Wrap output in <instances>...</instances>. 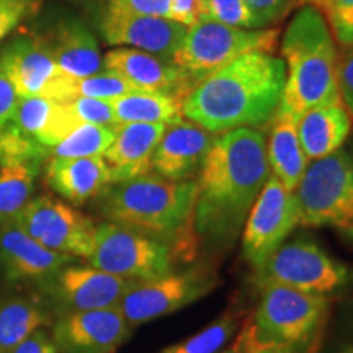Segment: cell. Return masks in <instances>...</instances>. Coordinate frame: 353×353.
Instances as JSON below:
<instances>
[{"label":"cell","instance_id":"9a60e30c","mask_svg":"<svg viewBox=\"0 0 353 353\" xmlns=\"http://www.w3.org/2000/svg\"><path fill=\"white\" fill-rule=\"evenodd\" d=\"M50 332L59 353H113L130 339L132 327L113 306L56 317Z\"/></svg>","mask_w":353,"mask_h":353},{"label":"cell","instance_id":"52a82bcc","mask_svg":"<svg viewBox=\"0 0 353 353\" xmlns=\"http://www.w3.org/2000/svg\"><path fill=\"white\" fill-rule=\"evenodd\" d=\"M276 28L245 30L203 20L190 26L172 63L195 82L249 52H272L278 46Z\"/></svg>","mask_w":353,"mask_h":353},{"label":"cell","instance_id":"484cf974","mask_svg":"<svg viewBox=\"0 0 353 353\" xmlns=\"http://www.w3.org/2000/svg\"><path fill=\"white\" fill-rule=\"evenodd\" d=\"M183 100L174 95L132 92L112 101L118 125L123 123H162L172 126L183 121Z\"/></svg>","mask_w":353,"mask_h":353},{"label":"cell","instance_id":"d6a6232c","mask_svg":"<svg viewBox=\"0 0 353 353\" xmlns=\"http://www.w3.org/2000/svg\"><path fill=\"white\" fill-rule=\"evenodd\" d=\"M203 6H205V20L245 30L257 28L245 0H203Z\"/></svg>","mask_w":353,"mask_h":353},{"label":"cell","instance_id":"f546056e","mask_svg":"<svg viewBox=\"0 0 353 353\" xmlns=\"http://www.w3.org/2000/svg\"><path fill=\"white\" fill-rule=\"evenodd\" d=\"M48 159V149L30 138L10 121L0 130V167L33 164L41 165Z\"/></svg>","mask_w":353,"mask_h":353},{"label":"cell","instance_id":"1f68e13d","mask_svg":"<svg viewBox=\"0 0 353 353\" xmlns=\"http://www.w3.org/2000/svg\"><path fill=\"white\" fill-rule=\"evenodd\" d=\"M74 92H76V97H88V99L113 101L138 90L125 77H121L120 74L103 69L94 74V76L76 81Z\"/></svg>","mask_w":353,"mask_h":353},{"label":"cell","instance_id":"8d00e7d4","mask_svg":"<svg viewBox=\"0 0 353 353\" xmlns=\"http://www.w3.org/2000/svg\"><path fill=\"white\" fill-rule=\"evenodd\" d=\"M296 0H245L247 7L252 12L257 28L272 25L286 15Z\"/></svg>","mask_w":353,"mask_h":353},{"label":"cell","instance_id":"8992f818","mask_svg":"<svg viewBox=\"0 0 353 353\" xmlns=\"http://www.w3.org/2000/svg\"><path fill=\"white\" fill-rule=\"evenodd\" d=\"M301 226L330 228L353 239V151L311 161L294 190Z\"/></svg>","mask_w":353,"mask_h":353},{"label":"cell","instance_id":"5b68a950","mask_svg":"<svg viewBox=\"0 0 353 353\" xmlns=\"http://www.w3.org/2000/svg\"><path fill=\"white\" fill-rule=\"evenodd\" d=\"M252 324L237 345L242 353L273 348L281 353H316L329 321L327 296L280 285H262Z\"/></svg>","mask_w":353,"mask_h":353},{"label":"cell","instance_id":"ab89813d","mask_svg":"<svg viewBox=\"0 0 353 353\" xmlns=\"http://www.w3.org/2000/svg\"><path fill=\"white\" fill-rule=\"evenodd\" d=\"M108 3L120 10L159 19H167L170 7V0H110Z\"/></svg>","mask_w":353,"mask_h":353},{"label":"cell","instance_id":"7a4b0ae2","mask_svg":"<svg viewBox=\"0 0 353 353\" xmlns=\"http://www.w3.org/2000/svg\"><path fill=\"white\" fill-rule=\"evenodd\" d=\"M286 65L270 52H249L201 79L183 99V117L211 134L267 125L283 97Z\"/></svg>","mask_w":353,"mask_h":353},{"label":"cell","instance_id":"e0dca14e","mask_svg":"<svg viewBox=\"0 0 353 353\" xmlns=\"http://www.w3.org/2000/svg\"><path fill=\"white\" fill-rule=\"evenodd\" d=\"M77 259L54 252L34 241L19 221L0 224V272L17 286L33 288Z\"/></svg>","mask_w":353,"mask_h":353},{"label":"cell","instance_id":"74e56055","mask_svg":"<svg viewBox=\"0 0 353 353\" xmlns=\"http://www.w3.org/2000/svg\"><path fill=\"white\" fill-rule=\"evenodd\" d=\"M167 19L175 23L190 26L205 20V6L203 0H170L169 17Z\"/></svg>","mask_w":353,"mask_h":353},{"label":"cell","instance_id":"4dcf8cb0","mask_svg":"<svg viewBox=\"0 0 353 353\" xmlns=\"http://www.w3.org/2000/svg\"><path fill=\"white\" fill-rule=\"evenodd\" d=\"M56 101L43 99V97H25L19 99L10 123L23 132V134L34 138L38 141L44 130L50 126V123L57 110Z\"/></svg>","mask_w":353,"mask_h":353},{"label":"cell","instance_id":"d590c367","mask_svg":"<svg viewBox=\"0 0 353 353\" xmlns=\"http://www.w3.org/2000/svg\"><path fill=\"white\" fill-rule=\"evenodd\" d=\"M37 0H0V43L34 10Z\"/></svg>","mask_w":353,"mask_h":353},{"label":"cell","instance_id":"83f0119b","mask_svg":"<svg viewBox=\"0 0 353 353\" xmlns=\"http://www.w3.org/2000/svg\"><path fill=\"white\" fill-rule=\"evenodd\" d=\"M114 139L113 128L82 123L48 151V159L99 157L108 151ZM46 159V161H48Z\"/></svg>","mask_w":353,"mask_h":353},{"label":"cell","instance_id":"603a6c76","mask_svg":"<svg viewBox=\"0 0 353 353\" xmlns=\"http://www.w3.org/2000/svg\"><path fill=\"white\" fill-rule=\"evenodd\" d=\"M54 317L34 288L0 298V353H10L37 330L51 327Z\"/></svg>","mask_w":353,"mask_h":353},{"label":"cell","instance_id":"ee69618b","mask_svg":"<svg viewBox=\"0 0 353 353\" xmlns=\"http://www.w3.org/2000/svg\"><path fill=\"white\" fill-rule=\"evenodd\" d=\"M221 353H242V350L239 348V345H234L232 348H229V350H224V352H221Z\"/></svg>","mask_w":353,"mask_h":353},{"label":"cell","instance_id":"f1b7e54d","mask_svg":"<svg viewBox=\"0 0 353 353\" xmlns=\"http://www.w3.org/2000/svg\"><path fill=\"white\" fill-rule=\"evenodd\" d=\"M239 324L237 312H224L206 329L182 342L172 343L157 353H221L228 345Z\"/></svg>","mask_w":353,"mask_h":353},{"label":"cell","instance_id":"44dd1931","mask_svg":"<svg viewBox=\"0 0 353 353\" xmlns=\"http://www.w3.org/2000/svg\"><path fill=\"white\" fill-rule=\"evenodd\" d=\"M46 179L56 195L70 205L81 206L95 200L112 183L103 156L81 159H48Z\"/></svg>","mask_w":353,"mask_h":353},{"label":"cell","instance_id":"3957f363","mask_svg":"<svg viewBox=\"0 0 353 353\" xmlns=\"http://www.w3.org/2000/svg\"><path fill=\"white\" fill-rule=\"evenodd\" d=\"M196 192L195 180L174 182L149 172L110 183L99 196V211L107 223L162 242L188 260L198 242L193 228Z\"/></svg>","mask_w":353,"mask_h":353},{"label":"cell","instance_id":"ac0fdd59","mask_svg":"<svg viewBox=\"0 0 353 353\" xmlns=\"http://www.w3.org/2000/svg\"><path fill=\"white\" fill-rule=\"evenodd\" d=\"M103 68L120 74L138 92L185 99L195 82L169 59L132 48H114L103 57Z\"/></svg>","mask_w":353,"mask_h":353},{"label":"cell","instance_id":"6da1fadb","mask_svg":"<svg viewBox=\"0 0 353 353\" xmlns=\"http://www.w3.org/2000/svg\"><path fill=\"white\" fill-rule=\"evenodd\" d=\"M270 176L267 139L255 128L221 132L198 179L193 213L196 239L226 249L237 239L250 208Z\"/></svg>","mask_w":353,"mask_h":353},{"label":"cell","instance_id":"d6986e66","mask_svg":"<svg viewBox=\"0 0 353 353\" xmlns=\"http://www.w3.org/2000/svg\"><path fill=\"white\" fill-rule=\"evenodd\" d=\"M214 136L192 121L167 126L152 156V170L174 182H187L200 174Z\"/></svg>","mask_w":353,"mask_h":353},{"label":"cell","instance_id":"cb8c5ba5","mask_svg":"<svg viewBox=\"0 0 353 353\" xmlns=\"http://www.w3.org/2000/svg\"><path fill=\"white\" fill-rule=\"evenodd\" d=\"M352 120L342 103L309 110L298 120V138L307 161L327 157L347 143Z\"/></svg>","mask_w":353,"mask_h":353},{"label":"cell","instance_id":"7c38bea8","mask_svg":"<svg viewBox=\"0 0 353 353\" xmlns=\"http://www.w3.org/2000/svg\"><path fill=\"white\" fill-rule=\"evenodd\" d=\"M299 224L296 193L270 175L242 228V255L257 272Z\"/></svg>","mask_w":353,"mask_h":353},{"label":"cell","instance_id":"ffe728a7","mask_svg":"<svg viewBox=\"0 0 353 353\" xmlns=\"http://www.w3.org/2000/svg\"><path fill=\"white\" fill-rule=\"evenodd\" d=\"M114 139L103 154L112 183L126 182L152 170V156L167 130L162 123H123L113 128Z\"/></svg>","mask_w":353,"mask_h":353},{"label":"cell","instance_id":"8fae6325","mask_svg":"<svg viewBox=\"0 0 353 353\" xmlns=\"http://www.w3.org/2000/svg\"><path fill=\"white\" fill-rule=\"evenodd\" d=\"M132 281L76 262L33 286L52 317L118 306Z\"/></svg>","mask_w":353,"mask_h":353},{"label":"cell","instance_id":"f6af8a7d","mask_svg":"<svg viewBox=\"0 0 353 353\" xmlns=\"http://www.w3.org/2000/svg\"><path fill=\"white\" fill-rule=\"evenodd\" d=\"M255 353H281V352L273 350V348H262V350H257Z\"/></svg>","mask_w":353,"mask_h":353},{"label":"cell","instance_id":"836d02e7","mask_svg":"<svg viewBox=\"0 0 353 353\" xmlns=\"http://www.w3.org/2000/svg\"><path fill=\"white\" fill-rule=\"evenodd\" d=\"M342 46H353V0H321L316 7Z\"/></svg>","mask_w":353,"mask_h":353},{"label":"cell","instance_id":"4316f807","mask_svg":"<svg viewBox=\"0 0 353 353\" xmlns=\"http://www.w3.org/2000/svg\"><path fill=\"white\" fill-rule=\"evenodd\" d=\"M41 165L0 167V224L17 221L33 200L34 182Z\"/></svg>","mask_w":353,"mask_h":353},{"label":"cell","instance_id":"30bf717a","mask_svg":"<svg viewBox=\"0 0 353 353\" xmlns=\"http://www.w3.org/2000/svg\"><path fill=\"white\" fill-rule=\"evenodd\" d=\"M219 278L206 267L170 272L154 280L132 281L118 307L132 329L159 317H165L208 296Z\"/></svg>","mask_w":353,"mask_h":353},{"label":"cell","instance_id":"4fadbf2b","mask_svg":"<svg viewBox=\"0 0 353 353\" xmlns=\"http://www.w3.org/2000/svg\"><path fill=\"white\" fill-rule=\"evenodd\" d=\"M0 70L12 82L19 99L43 97L56 103L76 99V81L61 72L44 38L19 37L3 46Z\"/></svg>","mask_w":353,"mask_h":353},{"label":"cell","instance_id":"ba28073f","mask_svg":"<svg viewBox=\"0 0 353 353\" xmlns=\"http://www.w3.org/2000/svg\"><path fill=\"white\" fill-rule=\"evenodd\" d=\"M348 268L309 237L281 244L255 272L257 285H280L301 293L329 296L348 283Z\"/></svg>","mask_w":353,"mask_h":353},{"label":"cell","instance_id":"7bdbcfd3","mask_svg":"<svg viewBox=\"0 0 353 353\" xmlns=\"http://www.w3.org/2000/svg\"><path fill=\"white\" fill-rule=\"evenodd\" d=\"M337 353H353V342L347 343V345H343Z\"/></svg>","mask_w":353,"mask_h":353},{"label":"cell","instance_id":"2e32d148","mask_svg":"<svg viewBox=\"0 0 353 353\" xmlns=\"http://www.w3.org/2000/svg\"><path fill=\"white\" fill-rule=\"evenodd\" d=\"M187 26L169 19L138 15L110 6L100 19V32L112 46H128L172 61L187 34Z\"/></svg>","mask_w":353,"mask_h":353},{"label":"cell","instance_id":"277c9868","mask_svg":"<svg viewBox=\"0 0 353 353\" xmlns=\"http://www.w3.org/2000/svg\"><path fill=\"white\" fill-rule=\"evenodd\" d=\"M280 50L288 65L280 108L299 120L312 108L342 103L334 37L325 17L316 7H301L294 13Z\"/></svg>","mask_w":353,"mask_h":353},{"label":"cell","instance_id":"9c48e42d","mask_svg":"<svg viewBox=\"0 0 353 353\" xmlns=\"http://www.w3.org/2000/svg\"><path fill=\"white\" fill-rule=\"evenodd\" d=\"M169 245L112 223L97 226L88 265L130 281L154 280L174 272Z\"/></svg>","mask_w":353,"mask_h":353},{"label":"cell","instance_id":"f35d334b","mask_svg":"<svg viewBox=\"0 0 353 353\" xmlns=\"http://www.w3.org/2000/svg\"><path fill=\"white\" fill-rule=\"evenodd\" d=\"M337 82L341 99L348 112L353 114V46H347L339 57Z\"/></svg>","mask_w":353,"mask_h":353},{"label":"cell","instance_id":"5bb4252c","mask_svg":"<svg viewBox=\"0 0 353 353\" xmlns=\"http://www.w3.org/2000/svg\"><path fill=\"white\" fill-rule=\"evenodd\" d=\"M19 224L34 241L74 259H88L94 249L97 224L59 198H33L19 216Z\"/></svg>","mask_w":353,"mask_h":353},{"label":"cell","instance_id":"bcb514c9","mask_svg":"<svg viewBox=\"0 0 353 353\" xmlns=\"http://www.w3.org/2000/svg\"><path fill=\"white\" fill-rule=\"evenodd\" d=\"M304 2H307L309 6H312V7H317V6H319L321 0H304Z\"/></svg>","mask_w":353,"mask_h":353},{"label":"cell","instance_id":"60d3db41","mask_svg":"<svg viewBox=\"0 0 353 353\" xmlns=\"http://www.w3.org/2000/svg\"><path fill=\"white\" fill-rule=\"evenodd\" d=\"M10 353H59L51 339L50 329H39L33 335H30L25 342L15 347Z\"/></svg>","mask_w":353,"mask_h":353},{"label":"cell","instance_id":"e575fe53","mask_svg":"<svg viewBox=\"0 0 353 353\" xmlns=\"http://www.w3.org/2000/svg\"><path fill=\"white\" fill-rule=\"evenodd\" d=\"M68 105L79 123L105 128L118 126L112 101L88 99V97H76L74 100L68 101Z\"/></svg>","mask_w":353,"mask_h":353},{"label":"cell","instance_id":"d4e9b609","mask_svg":"<svg viewBox=\"0 0 353 353\" xmlns=\"http://www.w3.org/2000/svg\"><path fill=\"white\" fill-rule=\"evenodd\" d=\"M267 141V157L272 175L286 188L294 192L306 172L309 161L298 138V120L283 108H278L270 123Z\"/></svg>","mask_w":353,"mask_h":353},{"label":"cell","instance_id":"7402d4cb","mask_svg":"<svg viewBox=\"0 0 353 353\" xmlns=\"http://www.w3.org/2000/svg\"><path fill=\"white\" fill-rule=\"evenodd\" d=\"M46 39L57 68L74 81L94 76L103 70V56L95 34L81 20L59 21Z\"/></svg>","mask_w":353,"mask_h":353},{"label":"cell","instance_id":"b9f144b4","mask_svg":"<svg viewBox=\"0 0 353 353\" xmlns=\"http://www.w3.org/2000/svg\"><path fill=\"white\" fill-rule=\"evenodd\" d=\"M19 103V95L6 74L0 70V130L10 121Z\"/></svg>","mask_w":353,"mask_h":353}]
</instances>
